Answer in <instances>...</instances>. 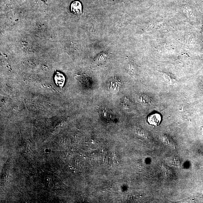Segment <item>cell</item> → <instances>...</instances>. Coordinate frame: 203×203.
I'll return each instance as SVG.
<instances>
[{
	"label": "cell",
	"instance_id": "cell-1",
	"mask_svg": "<svg viewBox=\"0 0 203 203\" xmlns=\"http://www.w3.org/2000/svg\"><path fill=\"white\" fill-rule=\"evenodd\" d=\"M121 81L120 80L116 78H114L110 80L108 85V89L111 93H116L119 90Z\"/></svg>",
	"mask_w": 203,
	"mask_h": 203
},
{
	"label": "cell",
	"instance_id": "cell-4",
	"mask_svg": "<svg viewBox=\"0 0 203 203\" xmlns=\"http://www.w3.org/2000/svg\"><path fill=\"white\" fill-rule=\"evenodd\" d=\"M54 80L55 83L60 88H62L64 86L66 78L63 74L60 72H57L56 74H55Z\"/></svg>",
	"mask_w": 203,
	"mask_h": 203
},
{
	"label": "cell",
	"instance_id": "cell-2",
	"mask_svg": "<svg viewBox=\"0 0 203 203\" xmlns=\"http://www.w3.org/2000/svg\"><path fill=\"white\" fill-rule=\"evenodd\" d=\"M161 120V117L159 114L155 113L149 115L147 122L150 125L154 126L159 125Z\"/></svg>",
	"mask_w": 203,
	"mask_h": 203
},
{
	"label": "cell",
	"instance_id": "cell-6",
	"mask_svg": "<svg viewBox=\"0 0 203 203\" xmlns=\"http://www.w3.org/2000/svg\"><path fill=\"white\" fill-rule=\"evenodd\" d=\"M140 100L142 104L146 106L150 105L151 102L150 98L145 95H143L141 96Z\"/></svg>",
	"mask_w": 203,
	"mask_h": 203
},
{
	"label": "cell",
	"instance_id": "cell-3",
	"mask_svg": "<svg viewBox=\"0 0 203 203\" xmlns=\"http://www.w3.org/2000/svg\"><path fill=\"white\" fill-rule=\"evenodd\" d=\"M71 12L74 15H80L82 13V6L80 2L76 1L72 3L71 6Z\"/></svg>",
	"mask_w": 203,
	"mask_h": 203
},
{
	"label": "cell",
	"instance_id": "cell-5",
	"mask_svg": "<svg viewBox=\"0 0 203 203\" xmlns=\"http://www.w3.org/2000/svg\"><path fill=\"white\" fill-rule=\"evenodd\" d=\"M183 12L186 17L191 21H194L195 19L194 13L190 8L188 7H185L183 9Z\"/></svg>",
	"mask_w": 203,
	"mask_h": 203
}]
</instances>
